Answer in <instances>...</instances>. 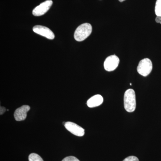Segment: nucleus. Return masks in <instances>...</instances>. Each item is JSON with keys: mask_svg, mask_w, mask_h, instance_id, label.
Wrapping results in <instances>:
<instances>
[{"mask_svg": "<svg viewBox=\"0 0 161 161\" xmlns=\"http://www.w3.org/2000/svg\"><path fill=\"white\" fill-rule=\"evenodd\" d=\"M64 125L66 130L74 135L78 136H82L84 135L85 130L75 123L66 122Z\"/></svg>", "mask_w": 161, "mask_h": 161, "instance_id": "7", "label": "nucleus"}, {"mask_svg": "<svg viewBox=\"0 0 161 161\" xmlns=\"http://www.w3.org/2000/svg\"><path fill=\"white\" fill-rule=\"evenodd\" d=\"M6 111V108H4V107H1V115H3V114H4L5 113V112Z\"/></svg>", "mask_w": 161, "mask_h": 161, "instance_id": "15", "label": "nucleus"}, {"mask_svg": "<svg viewBox=\"0 0 161 161\" xmlns=\"http://www.w3.org/2000/svg\"><path fill=\"white\" fill-rule=\"evenodd\" d=\"M130 85L131 86H132V83H130Z\"/></svg>", "mask_w": 161, "mask_h": 161, "instance_id": "17", "label": "nucleus"}, {"mask_svg": "<svg viewBox=\"0 0 161 161\" xmlns=\"http://www.w3.org/2000/svg\"><path fill=\"white\" fill-rule=\"evenodd\" d=\"M103 98L100 95H96L91 97L87 102V105L89 108L99 106L103 103Z\"/></svg>", "mask_w": 161, "mask_h": 161, "instance_id": "9", "label": "nucleus"}, {"mask_svg": "<svg viewBox=\"0 0 161 161\" xmlns=\"http://www.w3.org/2000/svg\"><path fill=\"white\" fill-rule=\"evenodd\" d=\"M119 1L120 2H124V1H125V0H119Z\"/></svg>", "mask_w": 161, "mask_h": 161, "instance_id": "16", "label": "nucleus"}, {"mask_svg": "<svg viewBox=\"0 0 161 161\" xmlns=\"http://www.w3.org/2000/svg\"><path fill=\"white\" fill-rule=\"evenodd\" d=\"M124 107L128 112L135 111L136 108V100L135 91L132 89L127 90L124 98Z\"/></svg>", "mask_w": 161, "mask_h": 161, "instance_id": "1", "label": "nucleus"}, {"mask_svg": "<svg viewBox=\"0 0 161 161\" xmlns=\"http://www.w3.org/2000/svg\"><path fill=\"white\" fill-rule=\"evenodd\" d=\"M30 107L28 105H23L18 108L14 113V117L16 120L19 121L25 120L27 116V113L30 110Z\"/></svg>", "mask_w": 161, "mask_h": 161, "instance_id": "8", "label": "nucleus"}, {"mask_svg": "<svg viewBox=\"0 0 161 161\" xmlns=\"http://www.w3.org/2000/svg\"><path fill=\"white\" fill-rule=\"evenodd\" d=\"M33 31L36 33L45 37L49 40H53L55 35L48 27L46 26L37 25L33 28Z\"/></svg>", "mask_w": 161, "mask_h": 161, "instance_id": "6", "label": "nucleus"}, {"mask_svg": "<svg viewBox=\"0 0 161 161\" xmlns=\"http://www.w3.org/2000/svg\"><path fill=\"white\" fill-rule=\"evenodd\" d=\"M155 21L157 23L161 24V16H157L155 19Z\"/></svg>", "mask_w": 161, "mask_h": 161, "instance_id": "14", "label": "nucleus"}, {"mask_svg": "<svg viewBox=\"0 0 161 161\" xmlns=\"http://www.w3.org/2000/svg\"><path fill=\"white\" fill-rule=\"evenodd\" d=\"M53 2L52 0H47L36 6L33 10L32 14L35 16H40L46 13L51 7Z\"/></svg>", "mask_w": 161, "mask_h": 161, "instance_id": "5", "label": "nucleus"}, {"mask_svg": "<svg viewBox=\"0 0 161 161\" xmlns=\"http://www.w3.org/2000/svg\"><path fill=\"white\" fill-rule=\"evenodd\" d=\"M28 159L29 161H43L40 155L35 153H32L30 154Z\"/></svg>", "mask_w": 161, "mask_h": 161, "instance_id": "11", "label": "nucleus"}, {"mask_svg": "<svg viewBox=\"0 0 161 161\" xmlns=\"http://www.w3.org/2000/svg\"><path fill=\"white\" fill-rule=\"evenodd\" d=\"M62 161H80L77 158L74 156H68L65 158Z\"/></svg>", "mask_w": 161, "mask_h": 161, "instance_id": "12", "label": "nucleus"}, {"mask_svg": "<svg viewBox=\"0 0 161 161\" xmlns=\"http://www.w3.org/2000/svg\"><path fill=\"white\" fill-rule=\"evenodd\" d=\"M123 161H139L138 158L134 156H131L128 157L126 158H125Z\"/></svg>", "mask_w": 161, "mask_h": 161, "instance_id": "13", "label": "nucleus"}, {"mask_svg": "<svg viewBox=\"0 0 161 161\" xmlns=\"http://www.w3.org/2000/svg\"><path fill=\"white\" fill-rule=\"evenodd\" d=\"M152 69V63L149 58H145L141 60L137 67V72L144 77H147L150 75Z\"/></svg>", "mask_w": 161, "mask_h": 161, "instance_id": "3", "label": "nucleus"}, {"mask_svg": "<svg viewBox=\"0 0 161 161\" xmlns=\"http://www.w3.org/2000/svg\"><path fill=\"white\" fill-rule=\"evenodd\" d=\"M92 25L88 23H83L76 29L74 35L75 40L78 42L83 41L92 33Z\"/></svg>", "mask_w": 161, "mask_h": 161, "instance_id": "2", "label": "nucleus"}, {"mask_svg": "<svg viewBox=\"0 0 161 161\" xmlns=\"http://www.w3.org/2000/svg\"><path fill=\"white\" fill-rule=\"evenodd\" d=\"M155 13L157 16H161V0H157L156 2Z\"/></svg>", "mask_w": 161, "mask_h": 161, "instance_id": "10", "label": "nucleus"}, {"mask_svg": "<svg viewBox=\"0 0 161 161\" xmlns=\"http://www.w3.org/2000/svg\"><path fill=\"white\" fill-rule=\"evenodd\" d=\"M119 63V59L115 55L109 56L104 62V67L107 71L111 72L115 70Z\"/></svg>", "mask_w": 161, "mask_h": 161, "instance_id": "4", "label": "nucleus"}]
</instances>
